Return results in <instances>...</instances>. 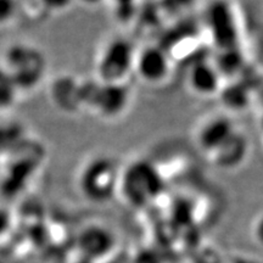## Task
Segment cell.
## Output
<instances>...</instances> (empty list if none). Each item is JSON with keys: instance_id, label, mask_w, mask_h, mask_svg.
I'll use <instances>...</instances> for the list:
<instances>
[{"instance_id": "9", "label": "cell", "mask_w": 263, "mask_h": 263, "mask_svg": "<svg viewBox=\"0 0 263 263\" xmlns=\"http://www.w3.org/2000/svg\"><path fill=\"white\" fill-rule=\"evenodd\" d=\"M189 89L197 97L210 98L218 94L222 84V76L213 62L197 61L192 65L186 74Z\"/></svg>"}, {"instance_id": "7", "label": "cell", "mask_w": 263, "mask_h": 263, "mask_svg": "<svg viewBox=\"0 0 263 263\" xmlns=\"http://www.w3.org/2000/svg\"><path fill=\"white\" fill-rule=\"evenodd\" d=\"M117 238L107 226L91 223L84 227L77 236V248L85 259L101 261L116 248Z\"/></svg>"}, {"instance_id": "8", "label": "cell", "mask_w": 263, "mask_h": 263, "mask_svg": "<svg viewBox=\"0 0 263 263\" xmlns=\"http://www.w3.org/2000/svg\"><path fill=\"white\" fill-rule=\"evenodd\" d=\"M238 128L234 121L227 115H212L199 124L195 132V144L207 157L222 146Z\"/></svg>"}, {"instance_id": "1", "label": "cell", "mask_w": 263, "mask_h": 263, "mask_svg": "<svg viewBox=\"0 0 263 263\" xmlns=\"http://www.w3.org/2000/svg\"><path fill=\"white\" fill-rule=\"evenodd\" d=\"M164 190L162 174L151 161L138 159L121 168L118 194L134 209L156 201Z\"/></svg>"}, {"instance_id": "19", "label": "cell", "mask_w": 263, "mask_h": 263, "mask_svg": "<svg viewBox=\"0 0 263 263\" xmlns=\"http://www.w3.org/2000/svg\"><path fill=\"white\" fill-rule=\"evenodd\" d=\"M195 263H222V259L215 250H205V252L196 254Z\"/></svg>"}, {"instance_id": "4", "label": "cell", "mask_w": 263, "mask_h": 263, "mask_svg": "<svg viewBox=\"0 0 263 263\" xmlns=\"http://www.w3.org/2000/svg\"><path fill=\"white\" fill-rule=\"evenodd\" d=\"M137 49L126 38L110 39L97 60L98 80L103 83H126V78L134 71Z\"/></svg>"}, {"instance_id": "3", "label": "cell", "mask_w": 263, "mask_h": 263, "mask_svg": "<svg viewBox=\"0 0 263 263\" xmlns=\"http://www.w3.org/2000/svg\"><path fill=\"white\" fill-rule=\"evenodd\" d=\"M3 66L21 91H31L42 83L47 71V60L43 52L25 43L10 45L4 52Z\"/></svg>"}, {"instance_id": "2", "label": "cell", "mask_w": 263, "mask_h": 263, "mask_svg": "<svg viewBox=\"0 0 263 263\" xmlns=\"http://www.w3.org/2000/svg\"><path fill=\"white\" fill-rule=\"evenodd\" d=\"M121 168L112 157L99 155L90 159L81 170L78 188L88 201L105 203L118 194Z\"/></svg>"}, {"instance_id": "23", "label": "cell", "mask_w": 263, "mask_h": 263, "mask_svg": "<svg viewBox=\"0 0 263 263\" xmlns=\"http://www.w3.org/2000/svg\"><path fill=\"white\" fill-rule=\"evenodd\" d=\"M103 263H114V262H111V261H107V262H103Z\"/></svg>"}, {"instance_id": "17", "label": "cell", "mask_w": 263, "mask_h": 263, "mask_svg": "<svg viewBox=\"0 0 263 263\" xmlns=\"http://www.w3.org/2000/svg\"><path fill=\"white\" fill-rule=\"evenodd\" d=\"M132 263H162L160 259V256L155 251L149 249H143L140 251L136 252Z\"/></svg>"}, {"instance_id": "6", "label": "cell", "mask_w": 263, "mask_h": 263, "mask_svg": "<svg viewBox=\"0 0 263 263\" xmlns=\"http://www.w3.org/2000/svg\"><path fill=\"white\" fill-rule=\"evenodd\" d=\"M134 71L144 83L162 84L171 73V60L166 49L159 45H146L138 50Z\"/></svg>"}, {"instance_id": "5", "label": "cell", "mask_w": 263, "mask_h": 263, "mask_svg": "<svg viewBox=\"0 0 263 263\" xmlns=\"http://www.w3.org/2000/svg\"><path fill=\"white\" fill-rule=\"evenodd\" d=\"M130 90L126 83H103L99 81L89 108L104 118H117L127 111Z\"/></svg>"}, {"instance_id": "11", "label": "cell", "mask_w": 263, "mask_h": 263, "mask_svg": "<svg viewBox=\"0 0 263 263\" xmlns=\"http://www.w3.org/2000/svg\"><path fill=\"white\" fill-rule=\"evenodd\" d=\"M209 25L213 41L219 49L235 48V25L232 11L227 5H213L209 10Z\"/></svg>"}, {"instance_id": "15", "label": "cell", "mask_w": 263, "mask_h": 263, "mask_svg": "<svg viewBox=\"0 0 263 263\" xmlns=\"http://www.w3.org/2000/svg\"><path fill=\"white\" fill-rule=\"evenodd\" d=\"M219 50H221V55L216 62H213L219 74L222 77L224 74H235L241 67V58H240L236 48L219 49Z\"/></svg>"}, {"instance_id": "20", "label": "cell", "mask_w": 263, "mask_h": 263, "mask_svg": "<svg viewBox=\"0 0 263 263\" xmlns=\"http://www.w3.org/2000/svg\"><path fill=\"white\" fill-rule=\"evenodd\" d=\"M9 224H10L9 217L6 216V213L0 212V235L4 234L6 229L9 228Z\"/></svg>"}, {"instance_id": "14", "label": "cell", "mask_w": 263, "mask_h": 263, "mask_svg": "<svg viewBox=\"0 0 263 263\" xmlns=\"http://www.w3.org/2000/svg\"><path fill=\"white\" fill-rule=\"evenodd\" d=\"M20 90L6 68L0 64V111L9 110L17 100Z\"/></svg>"}, {"instance_id": "21", "label": "cell", "mask_w": 263, "mask_h": 263, "mask_svg": "<svg viewBox=\"0 0 263 263\" xmlns=\"http://www.w3.org/2000/svg\"><path fill=\"white\" fill-rule=\"evenodd\" d=\"M230 263H257V262H255L254 259H250L246 257H238V258L233 259V262H230Z\"/></svg>"}, {"instance_id": "12", "label": "cell", "mask_w": 263, "mask_h": 263, "mask_svg": "<svg viewBox=\"0 0 263 263\" xmlns=\"http://www.w3.org/2000/svg\"><path fill=\"white\" fill-rule=\"evenodd\" d=\"M52 103L58 108L73 112L82 107L81 82L72 77H60L54 82L51 87Z\"/></svg>"}, {"instance_id": "22", "label": "cell", "mask_w": 263, "mask_h": 263, "mask_svg": "<svg viewBox=\"0 0 263 263\" xmlns=\"http://www.w3.org/2000/svg\"><path fill=\"white\" fill-rule=\"evenodd\" d=\"M259 128H261L263 132V115L261 116V118H259Z\"/></svg>"}, {"instance_id": "10", "label": "cell", "mask_w": 263, "mask_h": 263, "mask_svg": "<svg viewBox=\"0 0 263 263\" xmlns=\"http://www.w3.org/2000/svg\"><path fill=\"white\" fill-rule=\"evenodd\" d=\"M250 151V143L248 137L239 129L219 146L211 156L209 157L216 167L221 170L230 171L241 166L248 159Z\"/></svg>"}, {"instance_id": "18", "label": "cell", "mask_w": 263, "mask_h": 263, "mask_svg": "<svg viewBox=\"0 0 263 263\" xmlns=\"http://www.w3.org/2000/svg\"><path fill=\"white\" fill-rule=\"evenodd\" d=\"M251 234L255 241L263 248V213L256 217L255 221L252 222Z\"/></svg>"}, {"instance_id": "13", "label": "cell", "mask_w": 263, "mask_h": 263, "mask_svg": "<svg viewBox=\"0 0 263 263\" xmlns=\"http://www.w3.org/2000/svg\"><path fill=\"white\" fill-rule=\"evenodd\" d=\"M218 95L221 97L219 99H221L223 107L229 111H234V112L244 111L251 100L249 89L244 84L240 83H232L226 87L223 85Z\"/></svg>"}, {"instance_id": "16", "label": "cell", "mask_w": 263, "mask_h": 263, "mask_svg": "<svg viewBox=\"0 0 263 263\" xmlns=\"http://www.w3.org/2000/svg\"><path fill=\"white\" fill-rule=\"evenodd\" d=\"M17 11L16 0H0V27L9 25Z\"/></svg>"}]
</instances>
